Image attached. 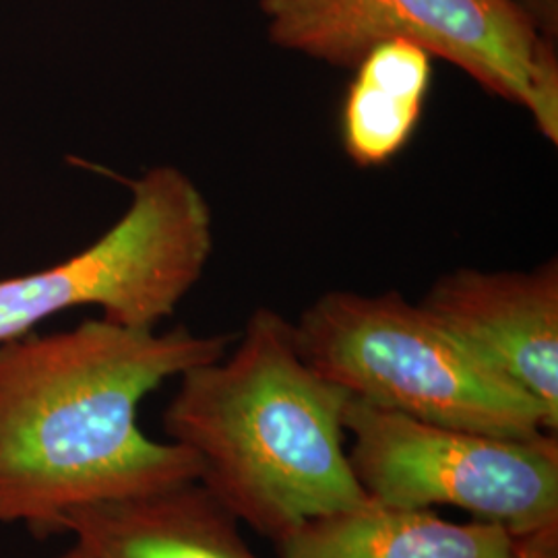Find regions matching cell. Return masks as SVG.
<instances>
[{"label":"cell","mask_w":558,"mask_h":558,"mask_svg":"<svg viewBox=\"0 0 558 558\" xmlns=\"http://www.w3.org/2000/svg\"><path fill=\"white\" fill-rule=\"evenodd\" d=\"M499 558H558V521L511 534L509 548Z\"/></svg>","instance_id":"cell-11"},{"label":"cell","mask_w":558,"mask_h":558,"mask_svg":"<svg viewBox=\"0 0 558 558\" xmlns=\"http://www.w3.org/2000/svg\"><path fill=\"white\" fill-rule=\"evenodd\" d=\"M131 191L124 216L85 251L0 279V343L81 306L131 329H156L177 311L211 257L209 203L174 166L147 170Z\"/></svg>","instance_id":"cell-5"},{"label":"cell","mask_w":558,"mask_h":558,"mask_svg":"<svg viewBox=\"0 0 558 558\" xmlns=\"http://www.w3.org/2000/svg\"><path fill=\"white\" fill-rule=\"evenodd\" d=\"M341 112V140L362 168L393 160L412 140L433 83V57L410 41H385L360 60Z\"/></svg>","instance_id":"cell-10"},{"label":"cell","mask_w":558,"mask_h":558,"mask_svg":"<svg viewBox=\"0 0 558 558\" xmlns=\"http://www.w3.org/2000/svg\"><path fill=\"white\" fill-rule=\"evenodd\" d=\"M294 338L304 362L352 398L500 439L550 433L536 399L396 290L325 292L300 313Z\"/></svg>","instance_id":"cell-3"},{"label":"cell","mask_w":558,"mask_h":558,"mask_svg":"<svg viewBox=\"0 0 558 558\" xmlns=\"http://www.w3.org/2000/svg\"><path fill=\"white\" fill-rule=\"evenodd\" d=\"M54 558H92L83 548H81L80 544H73L69 550H64V553H60L59 557Z\"/></svg>","instance_id":"cell-12"},{"label":"cell","mask_w":558,"mask_h":558,"mask_svg":"<svg viewBox=\"0 0 558 558\" xmlns=\"http://www.w3.org/2000/svg\"><path fill=\"white\" fill-rule=\"evenodd\" d=\"M509 542L497 523H456L435 509L366 499L304 521L276 548L279 558H499Z\"/></svg>","instance_id":"cell-9"},{"label":"cell","mask_w":558,"mask_h":558,"mask_svg":"<svg viewBox=\"0 0 558 558\" xmlns=\"http://www.w3.org/2000/svg\"><path fill=\"white\" fill-rule=\"evenodd\" d=\"M163 412L168 439L234 518L278 544L308 519L368 499L343 449L352 398L300 356L294 323L260 306L232 356L189 368Z\"/></svg>","instance_id":"cell-2"},{"label":"cell","mask_w":558,"mask_h":558,"mask_svg":"<svg viewBox=\"0 0 558 558\" xmlns=\"http://www.w3.org/2000/svg\"><path fill=\"white\" fill-rule=\"evenodd\" d=\"M343 430L366 497L405 509L456 507L470 515L530 532L558 521V439H500L428 424L350 398Z\"/></svg>","instance_id":"cell-6"},{"label":"cell","mask_w":558,"mask_h":558,"mask_svg":"<svg viewBox=\"0 0 558 558\" xmlns=\"http://www.w3.org/2000/svg\"><path fill=\"white\" fill-rule=\"evenodd\" d=\"M232 339L100 317L2 341L0 525L59 534L60 519L81 507L199 480L186 447L141 430V401L226 356Z\"/></svg>","instance_id":"cell-1"},{"label":"cell","mask_w":558,"mask_h":558,"mask_svg":"<svg viewBox=\"0 0 558 558\" xmlns=\"http://www.w3.org/2000/svg\"><path fill=\"white\" fill-rule=\"evenodd\" d=\"M422 306L536 399L557 435V259L532 271L459 269L437 279Z\"/></svg>","instance_id":"cell-7"},{"label":"cell","mask_w":558,"mask_h":558,"mask_svg":"<svg viewBox=\"0 0 558 558\" xmlns=\"http://www.w3.org/2000/svg\"><path fill=\"white\" fill-rule=\"evenodd\" d=\"M260 11L274 44L333 66L352 69L379 44L410 41L527 110L558 141L555 32L523 0H260Z\"/></svg>","instance_id":"cell-4"},{"label":"cell","mask_w":558,"mask_h":558,"mask_svg":"<svg viewBox=\"0 0 558 558\" xmlns=\"http://www.w3.org/2000/svg\"><path fill=\"white\" fill-rule=\"evenodd\" d=\"M199 480L104 500L60 519L92 558H259Z\"/></svg>","instance_id":"cell-8"}]
</instances>
